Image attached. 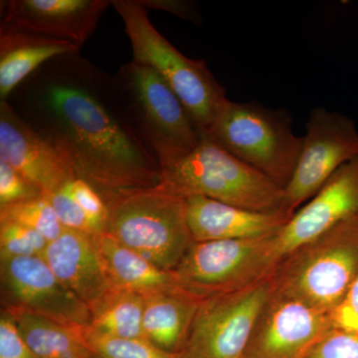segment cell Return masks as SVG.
I'll list each match as a JSON object with an SVG mask.
<instances>
[{"label":"cell","mask_w":358,"mask_h":358,"mask_svg":"<svg viewBox=\"0 0 358 358\" xmlns=\"http://www.w3.org/2000/svg\"><path fill=\"white\" fill-rule=\"evenodd\" d=\"M160 183L185 199L204 196L254 211L289 210L282 187L204 134L192 152L162 166Z\"/></svg>","instance_id":"obj_3"},{"label":"cell","mask_w":358,"mask_h":358,"mask_svg":"<svg viewBox=\"0 0 358 358\" xmlns=\"http://www.w3.org/2000/svg\"><path fill=\"white\" fill-rule=\"evenodd\" d=\"M115 78L134 126L160 169L199 145L201 134L178 96L154 70L131 60L120 68Z\"/></svg>","instance_id":"obj_7"},{"label":"cell","mask_w":358,"mask_h":358,"mask_svg":"<svg viewBox=\"0 0 358 358\" xmlns=\"http://www.w3.org/2000/svg\"><path fill=\"white\" fill-rule=\"evenodd\" d=\"M124 21L134 61L155 71L185 108L200 134H209L229 99L203 60H193L167 41L148 18L138 0H114Z\"/></svg>","instance_id":"obj_4"},{"label":"cell","mask_w":358,"mask_h":358,"mask_svg":"<svg viewBox=\"0 0 358 358\" xmlns=\"http://www.w3.org/2000/svg\"><path fill=\"white\" fill-rule=\"evenodd\" d=\"M358 272V221L333 229L294 249L273 271L275 291L331 313Z\"/></svg>","instance_id":"obj_5"},{"label":"cell","mask_w":358,"mask_h":358,"mask_svg":"<svg viewBox=\"0 0 358 358\" xmlns=\"http://www.w3.org/2000/svg\"><path fill=\"white\" fill-rule=\"evenodd\" d=\"M0 159L20 171L45 196L76 178L69 160L30 128L7 101H0Z\"/></svg>","instance_id":"obj_15"},{"label":"cell","mask_w":358,"mask_h":358,"mask_svg":"<svg viewBox=\"0 0 358 358\" xmlns=\"http://www.w3.org/2000/svg\"><path fill=\"white\" fill-rule=\"evenodd\" d=\"M358 157V129L350 117L315 108L306 124L293 176L285 188L287 207L296 212L313 199L336 171Z\"/></svg>","instance_id":"obj_10"},{"label":"cell","mask_w":358,"mask_h":358,"mask_svg":"<svg viewBox=\"0 0 358 358\" xmlns=\"http://www.w3.org/2000/svg\"><path fill=\"white\" fill-rule=\"evenodd\" d=\"M110 6L109 0H6L0 6V28L64 40L82 48Z\"/></svg>","instance_id":"obj_14"},{"label":"cell","mask_w":358,"mask_h":358,"mask_svg":"<svg viewBox=\"0 0 358 358\" xmlns=\"http://www.w3.org/2000/svg\"><path fill=\"white\" fill-rule=\"evenodd\" d=\"M334 329L329 313L275 289L242 358H306Z\"/></svg>","instance_id":"obj_12"},{"label":"cell","mask_w":358,"mask_h":358,"mask_svg":"<svg viewBox=\"0 0 358 358\" xmlns=\"http://www.w3.org/2000/svg\"><path fill=\"white\" fill-rule=\"evenodd\" d=\"M6 101L101 197L159 185V162L141 140L115 75L80 53L51 59Z\"/></svg>","instance_id":"obj_1"},{"label":"cell","mask_w":358,"mask_h":358,"mask_svg":"<svg viewBox=\"0 0 358 358\" xmlns=\"http://www.w3.org/2000/svg\"><path fill=\"white\" fill-rule=\"evenodd\" d=\"M0 221H14L37 231L48 242L57 239L65 228L47 196L0 207Z\"/></svg>","instance_id":"obj_23"},{"label":"cell","mask_w":358,"mask_h":358,"mask_svg":"<svg viewBox=\"0 0 358 358\" xmlns=\"http://www.w3.org/2000/svg\"><path fill=\"white\" fill-rule=\"evenodd\" d=\"M138 2L147 9L167 11L183 20L196 22V13L194 10V4L192 2L183 0H138Z\"/></svg>","instance_id":"obj_32"},{"label":"cell","mask_w":358,"mask_h":358,"mask_svg":"<svg viewBox=\"0 0 358 358\" xmlns=\"http://www.w3.org/2000/svg\"><path fill=\"white\" fill-rule=\"evenodd\" d=\"M85 341L94 358H180L164 352L145 338H122L102 336L83 329Z\"/></svg>","instance_id":"obj_24"},{"label":"cell","mask_w":358,"mask_h":358,"mask_svg":"<svg viewBox=\"0 0 358 358\" xmlns=\"http://www.w3.org/2000/svg\"><path fill=\"white\" fill-rule=\"evenodd\" d=\"M0 358H38L21 336L13 315L2 308L0 312Z\"/></svg>","instance_id":"obj_30"},{"label":"cell","mask_w":358,"mask_h":358,"mask_svg":"<svg viewBox=\"0 0 358 358\" xmlns=\"http://www.w3.org/2000/svg\"><path fill=\"white\" fill-rule=\"evenodd\" d=\"M44 196L37 186L30 182L10 164L0 159V207Z\"/></svg>","instance_id":"obj_27"},{"label":"cell","mask_w":358,"mask_h":358,"mask_svg":"<svg viewBox=\"0 0 358 358\" xmlns=\"http://www.w3.org/2000/svg\"><path fill=\"white\" fill-rule=\"evenodd\" d=\"M306 358H358V333L334 329Z\"/></svg>","instance_id":"obj_29"},{"label":"cell","mask_w":358,"mask_h":358,"mask_svg":"<svg viewBox=\"0 0 358 358\" xmlns=\"http://www.w3.org/2000/svg\"><path fill=\"white\" fill-rule=\"evenodd\" d=\"M294 213L249 210L204 196L186 197V215L194 242L274 236Z\"/></svg>","instance_id":"obj_16"},{"label":"cell","mask_w":358,"mask_h":358,"mask_svg":"<svg viewBox=\"0 0 358 358\" xmlns=\"http://www.w3.org/2000/svg\"><path fill=\"white\" fill-rule=\"evenodd\" d=\"M81 47L25 31L0 28V101L51 59L79 53Z\"/></svg>","instance_id":"obj_18"},{"label":"cell","mask_w":358,"mask_h":358,"mask_svg":"<svg viewBox=\"0 0 358 358\" xmlns=\"http://www.w3.org/2000/svg\"><path fill=\"white\" fill-rule=\"evenodd\" d=\"M69 188L72 196L88 216L96 234L105 233L108 208L99 192L93 186L80 178L71 180Z\"/></svg>","instance_id":"obj_28"},{"label":"cell","mask_w":358,"mask_h":358,"mask_svg":"<svg viewBox=\"0 0 358 358\" xmlns=\"http://www.w3.org/2000/svg\"><path fill=\"white\" fill-rule=\"evenodd\" d=\"M275 236L193 242L173 274L181 288L201 299L243 288L274 271Z\"/></svg>","instance_id":"obj_8"},{"label":"cell","mask_w":358,"mask_h":358,"mask_svg":"<svg viewBox=\"0 0 358 358\" xmlns=\"http://www.w3.org/2000/svg\"><path fill=\"white\" fill-rule=\"evenodd\" d=\"M1 308H23L65 326L86 329L91 310L62 284L42 257L0 260Z\"/></svg>","instance_id":"obj_11"},{"label":"cell","mask_w":358,"mask_h":358,"mask_svg":"<svg viewBox=\"0 0 358 358\" xmlns=\"http://www.w3.org/2000/svg\"><path fill=\"white\" fill-rule=\"evenodd\" d=\"M42 258L59 281L89 308L113 289L93 235L65 229L57 239L49 242Z\"/></svg>","instance_id":"obj_17"},{"label":"cell","mask_w":358,"mask_h":358,"mask_svg":"<svg viewBox=\"0 0 358 358\" xmlns=\"http://www.w3.org/2000/svg\"><path fill=\"white\" fill-rule=\"evenodd\" d=\"M94 239L112 288L143 296L181 288L173 272L157 267L107 233L96 235Z\"/></svg>","instance_id":"obj_20"},{"label":"cell","mask_w":358,"mask_h":358,"mask_svg":"<svg viewBox=\"0 0 358 358\" xmlns=\"http://www.w3.org/2000/svg\"><path fill=\"white\" fill-rule=\"evenodd\" d=\"M105 233L164 270L173 272L193 243L186 199L162 183L102 197Z\"/></svg>","instance_id":"obj_2"},{"label":"cell","mask_w":358,"mask_h":358,"mask_svg":"<svg viewBox=\"0 0 358 358\" xmlns=\"http://www.w3.org/2000/svg\"><path fill=\"white\" fill-rule=\"evenodd\" d=\"M358 221V157L331 176L319 192L294 212L275 236L277 265L294 249L333 229Z\"/></svg>","instance_id":"obj_13"},{"label":"cell","mask_w":358,"mask_h":358,"mask_svg":"<svg viewBox=\"0 0 358 358\" xmlns=\"http://www.w3.org/2000/svg\"><path fill=\"white\" fill-rule=\"evenodd\" d=\"M331 317L334 329L358 333V272L345 298Z\"/></svg>","instance_id":"obj_31"},{"label":"cell","mask_w":358,"mask_h":358,"mask_svg":"<svg viewBox=\"0 0 358 358\" xmlns=\"http://www.w3.org/2000/svg\"><path fill=\"white\" fill-rule=\"evenodd\" d=\"M202 300L182 288L145 296V338L164 352L179 357Z\"/></svg>","instance_id":"obj_19"},{"label":"cell","mask_w":358,"mask_h":358,"mask_svg":"<svg viewBox=\"0 0 358 358\" xmlns=\"http://www.w3.org/2000/svg\"><path fill=\"white\" fill-rule=\"evenodd\" d=\"M274 291L272 272L243 288L204 298L179 357H243L257 320Z\"/></svg>","instance_id":"obj_9"},{"label":"cell","mask_w":358,"mask_h":358,"mask_svg":"<svg viewBox=\"0 0 358 358\" xmlns=\"http://www.w3.org/2000/svg\"><path fill=\"white\" fill-rule=\"evenodd\" d=\"M49 242L37 231L14 222L0 221V260L42 257Z\"/></svg>","instance_id":"obj_25"},{"label":"cell","mask_w":358,"mask_h":358,"mask_svg":"<svg viewBox=\"0 0 358 358\" xmlns=\"http://www.w3.org/2000/svg\"><path fill=\"white\" fill-rule=\"evenodd\" d=\"M206 136L284 190L303 145V136L294 133L291 120L284 113L230 100Z\"/></svg>","instance_id":"obj_6"},{"label":"cell","mask_w":358,"mask_h":358,"mask_svg":"<svg viewBox=\"0 0 358 358\" xmlns=\"http://www.w3.org/2000/svg\"><path fill=\"white\" fill-rule=\"evenodd\" d=\"M6 310L13 315L21 336L37 357L94 358L85 341L83 329L65 326L23 308Z\"/></svg>","instance_id":"obj_21"},{"label":"cell","mask_w":358,"mask_h":358,"mask_svg":"<svg viewBox=\"0 0 358 358\" xmlns=\"http://www.w3.org/2000/svg\"><path fill=\"white\" fill-rule=\"evenodd\" d=\"M145 296L126 289H110L91 310L93 333L122 338H145L143 329Z\"/></svg>","instance_id":"obj_22"},{"label":"cell","mask_w":358,"mask_h":358,"mask_svg":"<svg viewBox=\"0 0 358 358\" xmlns=\"http://www.w3.org/2000/svg\"><path fill=\"white\" fill-rule=\"evenodd\" d=\"M69 182L47 196L50 200L59 221L65 229L80 231L96 236L88 216L71 194Z\"/></svg>","instance_id":"obj_26"}]
</instances>
